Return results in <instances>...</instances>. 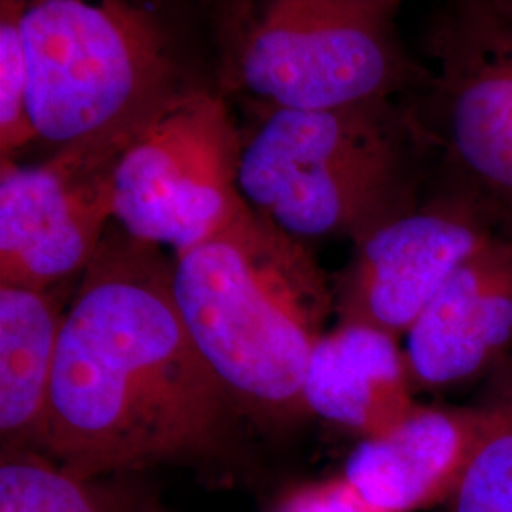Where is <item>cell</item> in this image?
<instances>
[{
	"mask_svg": "<svg viewBox=\"0 0 512 512\" xmlns=\"http://www.w3.org/2000/svg\"><path fill=\"white\" fill-rule=\"evenodd\" d=\"M236 406L173 296V260L109 226L65 313L38 454L86 478L219 446Z\"/></svg>",
	"mask_w": 512,
	"mask_h": 512,
	"instance_id": "cell-1",
	"label": "cell"
},
{
	"mask_svg": "<svg viewBox=\"0 0 512 512\" xmlns=\"http://www.w3.org/2000/svg\"><path fill=\"white\" fill-rule=\"evenodd\" d=\"M173 296L238 410L264 423L306 416L304 378L334 293L304 241L245 203L213 238L173 258Z\"/></svg>",
	"mask_w": 512,
	"mask_h": 512,
	"instance_id": "cell-2",
	"label": "cell"
},
{
	"mask_svg": "<svg viewBox=\"0 0 512 512\" xmlns=\"http://www.w3.org/2000/svg\"><path fill=\"white\" fill-rule=\"evenodd\" d=\"M420 141L393 101L262 112L241 137L239 194L291 238L357 243L418 207L408 147Z\"/></svg>",
	"mask_w": 512,
	"mask_h": 512,
	"instance_id": "cell-3",
	"label": "cell"
},
{
	"mask_svg": "<svg viewBox=\"0 0 512 512\" xmlns=\"http://www.w3.org/2000/svg\"><path fill=\"white\" fill-rule=\"evenodd\" d=\"M393 0H266L224 8L222 86L270 110H332L425 90Z\"/></svg>",
	"mask_w": 512,
	"mask_h": 512,
	"instance_id": "cell-4",
	"label": "cell"
},
{
	"mask_svg": "<svg viewBox=\"0 0 512 512\" xmlns=\"http://www.w3.org/2000/svg\"><path fill=\"white\" fill-rule=\"evenodd\" d=\"M27 105L55 150L131 139L181 92L160 23L128 2H23Z\"/></svg>",
	"mask_w": 512,
	"mask_h": 512,
	"instance_id": "cell-5",
	"label": "cell"
},
{
	"mask_svg": "<svg viewBox=\"0 0 512 512\" xmlns=\"http://www.w3.org/2000/svg\"><path fill=\"white\" fill-rule=\"evenodd\" d=\"M241 133L220 95L183 88L124 150L114 175V222L128 236L184 255L245 207Z\"/></svg>",
	"mask_w": 512,
	"mask_h": 512,
	"instance_id": "cell-6",
	"label": "cell"
},
{
	"mask_svg": "<svg viewBox=\"0 0 512 512\" xmlns=\"http://www.w3.org/2000/svg\"><path fill=\"white\" fill-rule=\"evenodd\" d=\"M427 116L412 114L471 196L512 238V2H454L429 31Z\"/></svg>",
	"mask_w": 512,
	"mask_h": 512,
	"instance_id": "cell-7",
	"label": "cell"
},
{
	"mask_svg": "<svg viewBox=\"0 0 512 512\" xmlns=\"http://www.w3.org/2000/svg\"><path fill=\"white\" fill-rule=\"evenodd\" d=\"M131 141L61 148L38 165L2 158L0 287L50 291L88 268L114 219V175Z\"/></svg>",
	"mask_w": 512,
	"mask_h": 512,
	"instance_id": "cell-8",
	"label": "cell"
},
{
	"mask_svg": "<svg viewBox=\"0 0 512 512\" xmlns=\"http://www.w3.org/2000/svg\"><path fill=\"white\" fill-rule=\"evenodd\" d=\"M497 234L467 194L450 190L353 243L332 275L338 323L365 325L404 340L459 266Z\"/></svg>",
	"mask_w": 512,
	"mask_h": 512,
	"instance_id": "cell-9",
	"label": "cell"
},
{
	"mask_svg": "<svg viewBox=\"0 0 512 512\" xmlns=\"http://www.w3.org/2000/svg\"><path fill=\"white\" fill-rule=\"evenodd\" d=\"M416 389L488 378L512 353V238L495 234L442 287L404 336Z\"/></svg>",
	"mask_w": 512,
	"mask_h": 512,
	"instance_id": "cell-10",
	"label": "cell"
},
{
	"mask_svg": "<svg viewBox=\"0 0 512 512\" xmlns=\"http://www.w3.org/2000/svg\"><path fill=\"white\" fill-rule=\"evenodd\" d=\"M484 433L480 404L423 406L378 437L357 442L342 476L372 507L416 512L446 503Z\"/></svg>",
	"mask_w": 512,
	"mask_h": 512,
	"instance_id": "cell-11",
	"label": "cell"
},
{
	"mask_svg": "<svg viewBox=\"0 0 512 512\" xmlns=\"http://www.w3.org/2000/svg\"><path fill=\"white\" fill-rule=\"evenodd\" d=\"M401 340L382 330L336 323L311 351L302 399L308 416L361 440L403 421L418 403Z\"/></svg>",
	"mask_w": 512,
	"mask_h": 512,
	"instance_id": "cell-12",
	"label": "cell"
},
{
	"mask_svg": "<svg viewBox=\"0 0 512 512\" xmlns=\"http://www.w3.org/2000/svg\"><path fill=\"white\" fill-rule=\"evenodd\" d=\"M65 313L50 291L0 287L2 450H37Z\"/></svg>",
	"mask_w": 512,
	"mask_h": 512,
	"instance_id": "cell-13",
	"label": "cell"
},
{
	"mask_svg": "<svg viewBox=\"0 0 512 512\" xmlns=\"http://www.w3.org/2000/svg\"><path fill=\"white\" fill-rule=\"evenodd\" d=\"M120 476L86 478L33 450H2L0 512H148Z\"/></svg>",
	"mask_w": 512,
	"mask_h": 512,
	"instance_id": "cell-14",
	"label": "cell"
},
{
	"mask_svg": "<svg viewBox=\"0 0 512 512\" xmlns=\"http://www.w3.org/2000/svg\"><path fill=\"white\" fill-rule=\"evenodd\" d=\"M476 403L484 433L446 512H512V353L488 374Z\"/></svg>",
	"mask_w": 512,
	"mask_h": 512,
	"instance_id": "cell-15",
	"label": "cell"
},
{
	"mask_svg": "<svg viewBox=\"0 0 512 512\" xmlns=\"http://www.w3.org/2000/svg\"><path fill=\"white\" fill-rule=\"evenodd\" d=\"M23 2L0 4V152L10 158L19 148L37 141L27 105V65L19 37Z\"/></svg>",
	"mask_w": 512,
	"mask_h": 512,
	"instance_id": "cell-16",
	"label": "cell"
},
{
	"mask_svg": "<svg viewBox=\"0 0 512 512\" xmlns=\"http://www.w3.org/2000/svg\"><path fill=\"white\" fill-rule=\"evenodd\" d=\"M272 512H384L357 494L344 476L308 482L283 495Z\"/></svg>",
	"mask_w": 512,
	"mask_h": 512,
	"instance_id": "cell-17",
	"label": "cell"
}]
</instances>
